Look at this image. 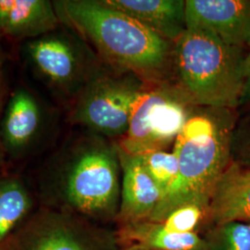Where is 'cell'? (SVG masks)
Returning <instances> with one entry per match:
<instances>
[{"mask_svg": "<svg viewBox=\"0 0 250 250\" xmlns=\"http://www.w3.org/2000/svg\"><path fill=\"white\" fill-rule=\"evenodd\" d=\"M0 250H9V240L0 247Z\"/></svg>", "mask_w": 250, "mask_h": 250, "instance_id": "cb8c5ba5", "label": "cell"}, {"mask_svg": "<svg viewBox=\"0 0 250 250\" xmlns=\"http://www.w3.org/2000/svg\"><path fill=\"white\" fill-rule=\"evenodd\" d=\"M0 38H1V36H0ZM3 62H4V55H3V50H2L1 42H0V68L3 67Z\"/></svg>", "mask_w": 250, "mask_h": 250, "instance_id": "7402d4cb", "label": "cell"}, {"mask_svg": "<svg viewBox=\"0 0 250 250\" xmlns=\"http://www.w3.org/2000/svg\"><path fill=\"white\" fill-rule=\"evenodd\" d=\"M232 129L231 109L208 107L189 117L174 141L177 177L148 221L161 223L182 206L208 209L216 185L231 162Z\"/></svg>", "mask_w": 250, "mask_h": 250, "instance_id": "3957f363", "label": "cell"}, {"mask_svg": "<svg viewBox=\"0 0 250 250\" xmlns=\"http://www.w3.org/2000/svg\"><path fill=\"white\" fill-rule=\"evenodd\" d=\"M117 146L123 181L117 219L122 226L148 221L161 199V192L144 167L140 158Z\"/></svg>", "mask_w": 250, "mask_h": 250, "instance_id": "8fae6325", "label": "cell"}, {"mask_svg": "<svg viewBox=\"0 0 250 250\" xmlns=\"http://www.w3.org/2000/svg\"><path fill=\"white\" fill-rule=\"evenodd\" d=\"M9 250H107L72 213L41 207L9 239Z\"/></svg>", "mask_w": 250, "mask_h": 250, "instance_id": "9c48e42d", "label": "cell"}, {"mask_svg": "<svg viewBox=\"0 0 250 250\" xmlns=\"http://www.w3.org/2000/svg\"><path fill=\"white\" fill-rule=\"evenodd\" d=\"M124 250H145V249H142V248H140V247H137V246H129V247H127L126 249H125Z\"/></svg>", "mask_w": 250, "mask_h": 250, "instance_id": "603a6c76", "label": "cell"}, {"mask_svg": "<svg viewBox=\"0 0 250 250\" xmlns=\"http://www.w3.org/2000/svg\"><path fill=\"white\" fill-rule=\"evenodd\" d=\"M140 158L145 169L161 192V197L168 191L177 177L179 162L174 152L164 149L151 150L136 155Z\"/></svg>", "mask_w": 250, "mask_h": 250, "instance_id": "e0dca14e", "label": "cell"}, {"mask_svg": "<svg viewBox=\"0 0 250 250\" xmlns=\"http://www.w3.org/2000/svg\"><path fill=\"white\" fill-rule=\"evenodd\" d=\"M186 26L241 49L250 39V0H187Z\"/></svg>", "mask_w": 250, "mask_h": 250, "instance_id": "30bf717a", "label": "cell"}, {"mask_svg": "<svg viewBox=\"0 0 250 250\" xmlns=\"http://www.w3.org/2000/svg\"><path fill=\"white\" fill-rule=\"evenodd\" d=\"M116 145L88 132L72 136L43 165L38 193L43 207L94 218L115 214L120 188Z\"/></svg>", "mask_w": 250, "mask_h": 250, "instance_id": "6da1fadb", "label": "cell"}, {"mask_svg": "<svg viewBox=\"0 0 250 250\" xmlns=\"http://www.w3.org/2000/svg\"><path fill=\"white\" fill-rule=\"evenodd\" d=\"M6 99H7V84H6L5 75H4L3 67H2L0 68V117H1L2 109L4 107ZM6 161H7V158L0 140V167H2L6 163Z\"/></svg>", "mask_w": 250, "mask_h": 250, "instance_id": "44dd1931", "label": "cell"}, {"mask_svg": "<svg viewBox=\"0 0 250 250\" xmlns=\"http://www.w3.org/2000/svg\"><path fill=\"white\" fill-rule=\"evenodd\" d=\"M58 127V111L36 91L19 85L7 97L0 117V140L7 161H21L43 150Z\"/></svg>", "mask_w": 250, "mask_h": 250, "instance_id": "ba28073f", "label": "cell"}, {"mask_svg": "<svg viewBox=\"0 0 250 250\" xmlns=\"http://www.w3.org/2000/svg\"><path fill=\"white\" fill-rule=\"evenodd\" d=\"M109 70L83 89L70 106L68 117L72 125L105 138L125 135L134 103L145 90L133 73Z\"/></svg>", "mask_w": 250, "mask_h": 250, "instance_id": "8992f818", "label": "cell"}, {"mask_svg": "<svg viewBox=\"0 0 250 250\" xmlns=\"http://www.w3.org/2000/svg\"><path fill=\"white\" fill-rule=\"evenodd\" d=\"M35 206V197L22 179L0 177V247L26 223Z\"/></svg>", "mask_w": 250, "mask_h": 250, "instance_id": "2e32d148", "label": "cell"}, {"mask_svg": "<svg viewBox=\"0 0 250 250\" xmlns=\"http://www.w3.org/2000/svg\"><path fill=\"white\" fill-rule=\"evenodd\" d=\"M21 56L36 80L70 106L91 81L110 69L77 33L63 24L24 42Z\"/></svg>", "mask_w": 250, "mask_h": 250, "instance_id": "5b68a950", "label": "cell"}, {"mask_svg": "<svg viewBox=\"0 0 250 250\" xmlns=\"http://www.w3.org/2000/svg\"><path fill=\"white\" fill-rule=\"evenodd\" d=\"M173 44L187 30L184 0H102Z\"/></svg>", "mask_w": 250, "mask_h": 250, "instance_id": "5bb4252c", "label": "cell"}, {"mask_svg": "<svg viewBox=\"0 0 250 250\" xmlns=\"http://www.w3.org/2000/svg\"><path fill=\"white\" fill-rule=\"evenodd\" d=\"M173 56L179 89L194 106L232 109L240 105L245 57L239 48L186 30L174 43Z\"/></svg>", "mask_w": 250, "mask_h": 250, "instance_id": "277c9868", "label": "cell"}, {"mask_svg": "<svg viewBox=\"0 0 250 250\" xmlns=\"http://www.w3.org/2000/svg\"><path fill=\"white\" fill-rule=\"evenodd\" d=\"M62 25L53 1L0 0V36L27 42Z\"/></svg>", "mask_w": 250, "mask_h": 250, "instance_id": "7c38bea8", "label": "cell"}, {"mask_svg": "<svg viewBox=\"0 0 250 250\" xmlns=\"http://www.w3.org/2000/svg\"><path fill=\"white\" fill-rule=\"evenodd\" d=\"M193 105L180 89L157 87L144 90L135 101L125 138L118 145L132 155L163 149L175 141Z\"/></svg>", "mask_w": 250, "mask_h": 250, "instance_id": "52a82bcc", "label": "cell"}, {"mask_svg": "<svg viewBox=\"0 0 250 250\" xmlns=\"http://www.w3.org/2000/svg\"><path fill=\"white\" fill-rule=\"evenodd\" d=\"M219 250H250V223L230 222L216 226Z\"/></svg>", "mask_w": 250, "mask_h": 250, "instance_id": "d6986e66", "label": "cell"}, {"mask_svg": "<svg viewBox=\"0 0 250 250\" xmlns=\"http://www.w3.org/2000/svg\"><path fill=\"white\" fill-rule=\"evenodd\" d=\"M205 215H208V209L201 206H182L171 211L161 223L174 232H196Z\"/></svg>", "mask_w": 250, "mask_h": 250, "instance_id": "ac0fdd59", "label": "cell"}, {"mask_svg": "<svg viewBox=\"0 0 250 250\" xmlns=\"http://www.w3.org/2000/svg\"><path fill=\"white\" fill-rule=\"evenodd\" d=\"M247 46L248 53L244 61V90L240 105L250 102V36Z\"/></svg>", "mask_w": 250, "mask_h": 250, "instance_id": "ffe728a7", "label": "cell"}, {"mask_svg": "<svg viewBox=\"0 0 250 250\" xmlns=\"http://www.w3.org/2000/svg\"><path fill=\"white\" fill-rule=\"evenodd\" d=\"M249 161L250 162V150H249Z\"/></svg>", "mask_w": 250, "mask_h": 250, "instance_id": "d4e9b609", "label": "cell"}, {"mask_svg": "<svg viewBox=\"0 0 250 250\" xmlns=\"http://www.w3.org/2000/svg\"><path fill=\"white\" fill-rule=\"evenodd\" d=\"M119 235L130 246L146 250H208V243L197 232H174L151 221L123 225Z\"/></svg>", "mask_w": 250, "mask_h": 250, "instance_id": "9a60e30c", "label": "cell"}, {"mask_svg": "<svg viewBox=\"0 0 250 250\" xmlns=\"http://www.w3.org/2000/svg\"><path fill=\"white\" fill-rule=\"evenodd\" d=\"M208 217L216 226L230 222L250 223V167L229 163L213 191Z\"/></svg>", "mask_w": 250, "mask_h": 250, "instance_id": "4fadbf2b", "label": "cell"}, {"mask_svg": "<svg viewBox=\"0 0 250 250\" xmlns=\"http://www.w3.org/2000/svg\"><path fill=\"white\" fill-rule=\"evenodd\" d=\"M62 24L69 27L117 72L158 81L170 62V42L102 0H55Z\"/></svg>", "mask_w": 250, "mask_h": 250, "instance_id": "7a4b0ae2", "label": "cell"}]
</instances>
